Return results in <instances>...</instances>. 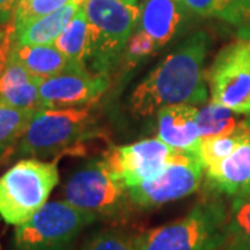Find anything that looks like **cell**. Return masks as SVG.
<instances>
[{
  "mask_svg": "<svg viewBox=\"0 0 250 250\" xmlns=\"http://www.w3.org/2000/svg\"><path fill=\"white\" fill-rule=\"evenodd\" d=\"M243 114H238L229 108L223 107L214 102L207 103L197 113V124L202 139L211 136L232 135L249 129L248 121L241 118Z\"/></svg>",
  "mask_w": 250,
  "mask_h": 250,
  "instance_id": "obj_19",
  "label": "cell"
},
{
  "mask_svg": "<svg viewBox=\"0 0 250 250\" xmlns=\"http://www.w3.org/2000/svg\"><path fill=\"white\" fill-rule=\"evenodd\" d=\"M157 49L159 47L150 36L146 35L145 32L139 31V29H136V32L132 34V36L129 38L128 43L125 46L124 56L128 62H139V60L154 53Z\"/></svg>",
  "mask_w": 250,
  "mask_h": 250,
  "instance_id": "obj_26",
  "label": "cell"
},
{
  "mask_svg": "<svg viewBox=\"0 0 250 250\" xmlns=\"http://www.w3.org/2000/svg\"><path fill=\"white\" fill-rule=\"evenodd\" d=\"M227 220L220 200H203L185 217L136 235V250H220Z\"/></svg>",
  "mask_w": 250,
  "mask_h": 250,
  "instance_id": "obj_2",
  "label": "cell"
},
{
  "mask_svg": "<svg viewBox=\"0 0 250 250\" xmlns=\"http://www.w3.org/2000/svg\"><path fill=\"white\" fill-rule=\"evenodd\" d=\"M178 1H179V0H178Z\"/></svg>",
  "mask_w": 250,
  "mask_h": 250,
  "instance_id": "obj_32",
  "label": "cell"
},
{
  "mask_svg": "<svg viewBox=\"0 0 250 250\" xmlns=\"http://www.w3.org/2000/svg\"><path fill=\"white\" fill-rule=\"evenodd\" d=\"M64 200L98 220L121 214L131 203L128 188L104 159L90 161L72 174L64 187Z\"/></svg>",
  "mask_w": 250,
  "mask_h": 250,
  "instance_id": "obj_6",
  "label": "cell"
},
{
  "mask_svg": "<svg viewBox=\"0 0 250 250\" xmlns=\"http://www.w3.org/2000/svg\"><path fill=\"white\" fill-rule=\"evenodd\" d=\"M18 1L20 0H0V20L3 24H7L13 20Z\"/></svg>",
  "mask_w": 250,
  "mask_h": 250,
  "instance_id": "obj_29",
  "label": "cell"
},
{
  "mask_svg": "<svg viewBox=\"0 0 250 250\" xmlns=\"http://www.w3.org/2000/svg\"><path fill=\"white\" fill-rule=\"evenodd\" d=\"M108 74L90 72L88 68H74L41 81L39 93L42 108L88 107L108 89Z\"/></svg>",
  "mask_w": 250,
  "mask_h": 250,
  "instance_id": "obj_11",
  "label": "cell"
},
{
  "mask_svg": "<svg viewBox=\"0 0 250 250\" xmlns=\"http://www.w3.org/2000/svg\"><path fill=\"white\" fill-rule=\"evenodd\" d=\"M83 1L85 0H71L60 10L32 21L27 27L16 32V42L18 45L25 46L53 45L54 41L62 35V31L82 7Z\"/></svg>",
  "mask_w": 250,
  "mask_h": 250,
  "instance_id": "obj_17",
  "label": "cell"
},
{
  "mask_svg": "<svg viewBox=\"0 0 250 250\" xmlns=\"http://www.w3.org/2000/svg\"><path fill=\"white\" fill-rule=\"evenodd\" d=\"M0 25H3V22H1V20H0Z\"/></svg>",
  "mask_w": 250,
  "mask_h": 250,
  "instance_id": "obj_30",
  "label": "cell"
},
{
  "mask_svg": "<svg viewBox=\"0 0 250 250\" xmlns=\"http://www.w3.org/2000/svg\"><path fill=\"white\" fill-rule=\"evenodd\" d=\"M39 78L10 56L0 74V103L22 110H42Z\"/></svg>",
  "mask_w": 250,
  "mask_h": 250,
  "instance_id": "obj_15",
  "label": "cell"
},
{
  "mask_svg": "<svg viewBox=\"0 0 250 250\" xmlns=\"http://www.w3.org/2000/svg\"><path fill=\"white\" fill-rule=\"evenodd\" d=\"M56 163L21 159L0 177V218L9 225H22L47 203L59 184Z\"/></svg>",
  "mask_w": 250,
  "mask_h": 250,
  "instance_id": "obj_4",
  "label": "cell"
},
{
  "mask_svg": "<svg viewBox=\"0 0 250 250\" xmlns=\"http://www.w3.org/2000/svg\"><path fill=\"white\" fill-rule=\"evenodd\" d=\"M223 20L243 29H250V0H232Z\"/></svg>",
  "mask_w": 250,
  "mask_h": 250,
  "instance_id": "obj_27",
  "label": "cell"
},
{
  "mask_svg": "<svg viewBox=\"0 0 250 250\" xmlns=\"http://www.w3.org/2000/svg\"><path fill=\"white\" fill-rule=\"evenodd\" d=\"M206 78L211 102L238 114H250V39L221 49Z\"/></svg>",
  "mask_w": 250,
  "mask_h": 250,
  "instance_id": "obj_8",
  "label": "cell"
},
{
  "mask_svg": "<svg viewBox=\"0 0 250 250\" xmlns=\"http://www.w3.org/2000/svg\"><path fill=\"white\" fill-rule=\"evenodd\" d=\"M203 170L197 154L174 150L159 177L128 189L131 203L141 208H154L189 196L200 187Z\"/></svg>",
  "mask_w": 250,
  "mask_h": 250,
  "instance_id": "obj_9",
  "label": "cell"
},
{
  "mask_svg": "<svg viewBox=\"0 0 250 250\" xmlns=\"http://www.w3.org/2000/svg\"><path fill=\"white\" fill-rule=\"evenodd\" d=\"M208 43L207 34L197 31L167 54L131 92L128 110L134 118H147L168 106L205 103Z\"/></svg>",
  "mask_w": 250,
  "mask_h": 250,
  "instance_id": "obj_1",
  "label": "cell"
},
{
  "mask_svg": "<svg viewBox=\"0 0 250 250\" xmlns=\"http://www.w3.org/2000/svg\"><path fill=\"white\" fill-rule=\"evenodd\" d=\"M188 11L178 0H145L136 29L145 32L163 47L178 35Z\"/></svg>",
  "mask_w": 250,
  "mask_h": 250,
  "instance_id": "obj_13",
  "label": "cell"
},
{
  "mask_svg": "<svg viewBox=\"0 0 250 250\" xmlns=\"http://www.w3.org/2000/svg\"><path fill=\"white\" fill-rule=\"evenodd\" d=\"M90 107L42 108L35 111L17 146L20 157H49L78 146L96 135Z\"/></svg>",
  "mask_w": 250,
  "mask_h": 250,
  "instance_id": "obj_5",
  "label": "cell"
},
{
  "mask_svg": "<svg viewBox=\"0 0 250 250\" xmlns=\"http://www.w3.org/2000/svg\"><path fill=\"white\" fill-rule=\"evenodd\" d=\"M250 134L249 129H245L241 132L232 135H223V136H211L205 138L199 145L197 157L202 161L205 170L211 164L224 160L241 145Z\"/></svg>",
  "mask_w": 250,
  "mask_h": 250,
  "instance_id": "obj_22",
  "label": "cell"
},
{
  "mask_svg": "<svg viewBox=\"0 0 250 250\" xmlns=\"http://www.w3.org/2000/svg\"><path fill=\"white\" fill-rule=\"evenodd\" d=\"M81 250H136V236L121 231L95 233Z\"/></svg>",
  "mask_w": 250,
  "mask_h": 250,
  "instance_id": "obj_24",
  "label": "cell"
},
{
  "mask_svg": "<svg viewBox=\"0 0 250 250\" xmlns=\"http://www.w3.org/2000/svg\"><path fill=\"white\" fill-rule=\"evenodd\" d=\"M14 45H16V28L11 20L7 24L0 25V74L9 62Z\"/></svg>",
  "mask_w": 250,
  "mask_h": 250,
  "instance_id": "obj_28",
  "label": "cell"
},
{
  "mask_svg": "<svg viewBox=\"0 0 250 250\" xmlns=\"http://www.w3.org/2000/svg\"><path fill=\"white\" fill-rule=\"evenodd\" d=\"M132 1H138V0H132Z\"/></svg>",
  "mask_w": 250,
  "mask_h": 250,
  "instance_id": "obj_31",
  "label": "cell"
},
{
  "mask_svg": "<svg viewBox=\"0 0 250 250\" xmlns=\"http://www.w3.org/2000/svg\"><path fill=\"white\" fill-rule=\"evenodd\" d=\"M208 185L229 196L250 192V134L228 157L206 168Z\"/></svg>",
  "mask_w": 250,
  "mask_h": 250,
  "instance_id": "obj_14",
  "label": "cell"
},
{
  "mask_svg": "<svg viewBox=\"0 0 250 250\" xmlns=\"http://www.w3.org/2000/svg\"><path fill=\"white\" fill-rule=\"evenodd\" d=\"M38 110H22L0 103V160L21 141Z\"/></svg>",
  "mask_w": 250,
  "mask_h": 250,
  "instance_id": "obj_21",
  "label": "cell"
},
{
  "mask_svg": "<svg viewBox=\"0 0 250 250\" xmlns=\"http://www.w3.org/2000/svg\"><path fill=\"white\" fill-rule=\"evenodd\" d=\"M53 45L68 60L88 68L90 57V32L83 7L78 10L62 35L54 41Z\"/></svg>",
  "mask_w": 250,
  "mask_h": 250,
  "instance_id": "obj_18",
  "label": "cell"
},
{
  "mask_svg": "<svg viewBox=\"0 0 250 250\" xmlns=\"http://www.w3.org/2000/svg\"><path fill=\"white\" fill-rule=\"evenodd\" d=\"M82 7L90 32L88 70L108 74L138 27L141 6L132 0H85Z\"/></svg>",
  "mask_w": 250,
  "mask_h": 250,
  "instance_id": "obj_3",
  "label": "cell"
},
{
  "mask_svg": "<svg viewBox=\"0 0 250 250\" xmlns=\"http://www.w3.org/2000/svg\"><path fill=\"white\" fill-rule=\"evenodd\" d=\"M11 57L39 80H46L74 68H85L68 60L54 45L25 46L16 42Z\"/></svg>",
  "mask_w": 250,
  "mask_h": 250,
  "instance_id": "obj_16",
  "label": "cell"
},
{
  "mask_svg": "<svg viewBox=\"0 0 250 250\" xmlns=\"http://www.w3.org/2000/svg\"><path fill=\"white\" fill-rule=\"evenodd\" d=\"M65 200L47 202L29 221L18 225L14 232L16 250H67L88 225L96 223Z\"/></svg>",
  "mask_w": 250,
  "mask_h": 250,
  "instance_id": "obj_7",
  "label": "cell"
},
{
  "mask_svg": "<svg viewBox=\"0 0 250 250\" xmlns=\"http://www.w3.org/2000/svg\"><path fill=\"white\" fill-rule=\"evenodd\" d=\"M174 150L156 138L111 147L103 159L129 189L159 177L168 166Z\"/></svg>",
  "mask_w": 250,
  "mask_h": 250,
  "instance_id": "obj_10",
  "label": "cell"
},
{
  "mask_svg": "<svg viewBox=\"0 0 250 250\" xmlns=\"http://www.w3.org/2000/svg\"><path fill=\"white\" fill-rule=\"evenodd\" d=\"M197 113L199 108L190 104L161 108L157 113V138L175 150L197 154L202 142Z\"/></svg>",
  "mask_w": 250,
  "mask_h": 250,
  "instance_id": "obj_12",
  "label": "cell"
},
{
  "mask_svg": "<svg viewBox=\"0 0 250 250\" xmlns=\"http://www.w3.org/2000/svg\"><path fill=\"white\" fill-rule=\"evenodd\" d=\"M221 250H250V192L233 196Z\"/></svg>",
  "mask_w": 250,
  "mask_h": 250,
  "instance_id": "obj_20",
  "label": "cell"
},
{
  "mask_svg": "<svg viewBox=\"0 0 250 250\" xmlns=\"http://www.w3.org/2000/svg\"><path fill=\"white\" fill-rule=\"evenodd\" d=\"M70 1L71 0H20L13 16L16 32L32 21L60 10Z\"/></svg>",
  "mask_w": 250,
  "mask_h": 250,
  "instance_id": "obj_23",
  "label": "cell"
},
{
  "mask_svg": "<svg viewBox=\"0 0 250 250\" xmlns=\"http://www.w3.org/2000/svg\"><path fill=\"white\" fill-rule=\"evenodd\" d=\"M188 13L200 17L223 18L232 0H179Z\"/></svg>",
  "mask_w": 250,
  "mask_h": 250,
  "instance_id": "obj_25",
  "label": "cell"
}]
</instances>
